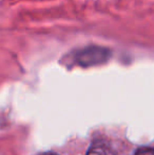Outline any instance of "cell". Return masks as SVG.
Instances as JSON below:
<instances>
[{
	"label": "cell",
	"mask_w": 154,
	"mask_h": 155,
	"mask_svg": "<svg viewBox=\"0 0 154 155\" xmlns=\"http://www.w3.org/2000/svg\"><path fill=\"white\" fill-rule=\"evenodd\" d=\"M111 56V52L107 48L91 45L79 50L75 54V61L81 67H93V65L105 63Z\"/></svg>",
	"instance_id": "cell-1"
},
{
	"label": "cell",
	"mask_w": 154,
	"mask_h": 155,
	"mask_svg": "<svg viewBox=\"0 0 154 155\" xmlns=\"http://www.w3.org/2000/svg\"><path fill=\"white\" fill-rule=\"evenodd\" d=\"M87 155H115L112 148L103 140H95L88 150Z\"/></svg>",
	"instance_id": "cell-2"
},
{
	"label": "cell",
	"mask_w": 154,
	"mask_h": 155,
	"mask_svg": "<svg viewBox=\"0 0 154 155\" xmlns=\"http://www.w3.org/2000/svg\"><path fill=\"white\" fill-rule=\"evenodd\" d=\"M135 155H154V150L151 148H142L136 152Z\"/></svg>",
	"instance_id": "cell-3"
},
{
	"label": "cell",
	"mask_w": 154,
	"mask_h": 155,
	"mask_svg": "<svg viewBox=\"0 0 154 155\" xmlns=\"http://www.w3.org/2000/svg\"><path fill=\"white\" fill-rule=\"evenodd\" d=\"M41 155H57L55 153H44V154H41Z\"/></svg>",
	"instance_id": "cell-4"
}]
</instances>
